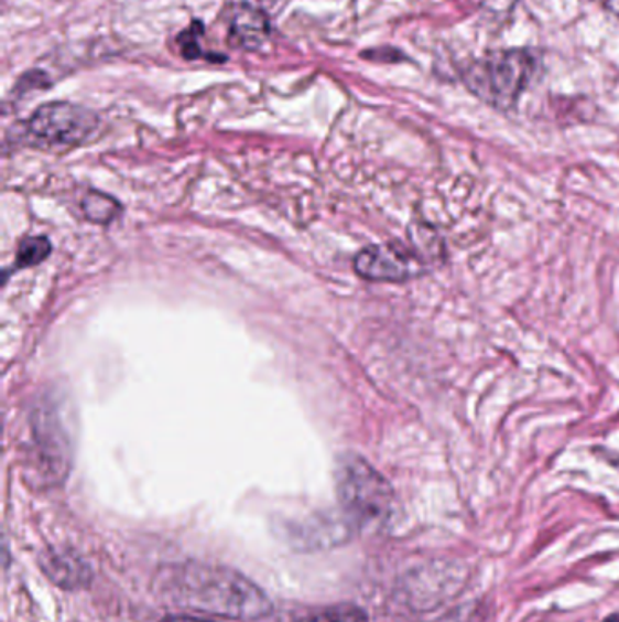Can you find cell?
Wrapping results in <instances>:
<instances>
[{
    "label": "cell",
    "mask_w": 619,
    "mask_h": 622,
    "mask_svg": "<svg viewBox=\"0 0 619 622\" xmlns=\"http://www.w3.org/2000/svg\"><path fill=\"white\" fill-rule=\"evenodd\" d=\"M204 33H206L204 24L200 21H193L192 26H187V30H184L181 35L176 36L182 57L187 58V61L206 57V53L202 52L200 44H198V39Z\"/></svg>",
    "instance_id": "11"
},
{
    "label": "cell",
    "mask_w": 619,
    "mask_h": 622,
    "mask_svg": "<svg viewBox=\"0 0 619 622\" xmlns=\"http://www.w3.org/2000/svg\"><path fill=\"white\" fill-rule=\"evenodd\" d=\"M336 490L349 523L377 528L392 515L391 484L361 457H346L336 473Z\"/></svg>",
    "instance_id": "3"
},
{
    "label": "cell",
    "mask_w": 619,
    "mask_h": 622,
    "mask_svg": "<svg viewBox=\"0 0 619 622\" xmlns=\"http://www.w3.org/2000/svg\"><path fill=\"white\" fill-rule=\"evenodd\" d=\"M42 573L63 590H80L94 579V571L80 555L64 548H46L39 555Z\"/></svg>",
    "instance_id": "6"
},
{
    "label": "cell",
    "mask_w": 619,
    "mask_h": 622,
    "mask_svg": "<svg viewBox=\"0 0 619 622\" xmlns=\"http://www.w3.org/2000/svg\"><path fill=\"white\" fill-rule=\"evenodd\" d=\"M159 591L176 607L224 619L254 621L273 610V602L251 579L226 566L186 565L164 568Z\"/></svg>",
    "instance_id": "1"
},
{
    "label": "cell",
    "mask_w": 619,
    "mask_h": 622,
    "mask_svg": "<svg viewBox=\"0 0 619 622\" xmlns=\"http://www.w3.org/2000/svg\"><path fill=\"white\" fill-rule=\"evenodd\" d=\"M298 622H369V618L361 608L352 607V604H338V607L313 613L310 618Z\"/></svg>",
    "instance_id": "10"
},
{
    "label": "cell",
    "mask_w": 619,
    "mask_h": 622,
    "mask_svg": "<svg viewBox=\"0 0 619 622\" xmlns=\"http://www.w3.org/2000/svg\"><path fill=\"white\" fill-rule=\"evenodd\" d=\"M22 78L28 81V84H17L19 92H26V89L32 88H50V84H52L46 73L41 72V69H32V72H28L26 75H22Z\"/></svg>",
    "instance_id": "13"
},
{
    "label": "cell",
    "mask_w": 619,
    "mask_h": 622,
    "mask_svg": "<svg viewBox=\"0 0 619 622\" xmlns=\"http://www.w3.org/2000/svg\"><path fill=\"white\" fill-rule=\"evenodd\" d=\"M50 251H52V244L46 237H28L19 246L17 266L32 268V266L41 265L42 260L47 259Z\"/></svg>",
    "instance_id": "9"
},
{
    "label": "cell",
    "mask_w": 619,
    "mask_h": 622,
    "mask_svg": "<svg viewBox=\"0 0 619 622\" xmlns=\"http://www.w3.org/2000/svg\"><path fill=\"white\" fill-rule=\"evenodd\" d=\"M360 55L361 58L372 61V63L397 64L408 61V55H405V53L400 52V50L392 46L372 47V50L361 52Z\"/></svg>",
    "instance_id": "12"
},
{
    "label": "cell",
    "mask_w": 619,
    "mask_h": 622,
    "mask_svg": "<svg viewBox=\"0 0 619 622\" xmlns=\"http://www.w3.org/2000/svg\"><path fill=\"white\" fill-rule=\"evenodd\" d=\"M542 69V57L532 47L490 50L459 68V81L476 99L498 111L517 108L532 78Z\"/></svg>",
    "instance_id": "2"
},
{
    "label": "cell",
    "mask_w": 619,
    "mask_h": 622,
    "mask_svg": "<svg viewBox=\"0 0 619 622\" xmlns=\"http://www.w3.org/2000/svg\"><path fill=\"white\" fill-rule=\"evenodd\" d=\"M84 215L97 224H109L120 213V204L106 193L89 192L83 199Z\"/></svg>",
    "instance_id": "8"
},
{
    "label": "cell",
    "mask_w": 619,
    "mask_h": 622,
    "mask_svg": "<svg viewBox=\"0 0 619 622\" xmlns=\"http://www.w3.org/2000/svg\"><path fill=\"white\" fill-rule=\"evenodd\" d=\"M98 128V117L78 104L47 103L26 120V133L44 146L72 148L83 144Z\"/></svg>",
    "instance_id": "4"
},
{
    "label": "cell",
    "mask_w": 619,
    "mask_h": 622,
    "mask_svg": "<svg viewBox=\"0 0 619 622\" xmlns=\"http://www.w3.org/2000/svg\"><path fill=\"white\" fill-rule=\"evenodd\" d=\"M271 36V22L269 17L254 6H232L231 19H229V44L242 52H259Z\"/></svg>",
    "instance_id": "7"
},
{
    "label": "cell",
    "mask_w": 619,
    "mask_h": 622,
    "mask_svg": "<svg viewBox=\"0 0 619 622\" xmlns=\"http://www.w3.org/2000/svg\"><path fill=\"white\" fill-rule=\"evenodd\" d=\"M604 622H619V613H615V615H610V618L605 619Z\"/></svg>",
    "instance_id": "15"
},
{
    "label": "cell",
    "mask_w": 619,
    "mask_h": 622,
    "mask_svg": "<svg viewBox=\"0 0 619 622\" xmlns=\"http://www.w3.org/2000/svg\"><path fill=\"white\" fill-rule=\"evenodd\" d=\"M358 276L378 282H402L420 271V262L400 244H372L355 259Z\"/></svg>",
    "instance_id": "5"
},
{
    "label": "cell",
    "mask_w": 619,
    "mask_h": 622,
    "mask_svg": "<svg viewBox=\"0 0 619 622\" xmlns=\"http://www.w3.org/2000/svg\"><path fill=\"white\" fill-rule=\"evenodd\" d=\"M164 622H218L213 619L195 618V615H167Z\"/></svg>",
    "instance_id": "14"
}]
</instances>
